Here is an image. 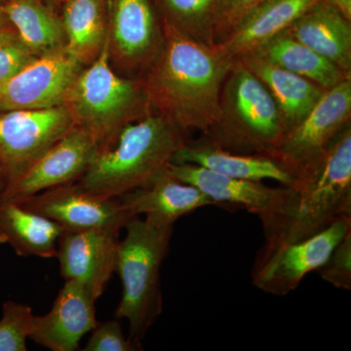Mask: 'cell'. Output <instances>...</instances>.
<instances>
[{
	"mask_svg": "<svg viewBox=\"0 0 351 351\" xmlns=\"http://www.w3.org/2000/svg\"><path fill=\"white\" fill-rule=\"evenodd\" d=\"M20 40L17 31L7 17L3 8H0V44Z\"/></svg>",
	"mask_w": 351,
	"mask_h": 351,
	"instance_id": "1f68e13d",
	"label": "cell"
},
{
	"mask_svg": "<svg viewBox=\"0 0 351 351\" xmlns=\"http://www.w3.org/2000/svg\"><path fill=\"white\" fill-rule=\"evenodd\" d=\"M9 0H0V8L1 7H3L4 5H6L7 3H8Z\"/></svg>",
	"mask_w": 351,
	"mask_h": 351,
	"instance_id": "e575fe53",
	"label": "cell"
},
{
	"mask_svg": "<svg viewBox=\"0 0 351 351\" xmlns=\"http://www.w3.org/2000/svg\"><path fill=\"white\" fill-rule=\"evenodd\" d=\"M17 31L21 43L34 56L66 47L61 13L44 0H9L2 7Z\"/></svg>",
	"mask_w": 351,
	"mask_h": 351,
	"instance_id": "cb8c5ba5",
	"label": "cell"
},
{
	"mask_svg": "<svg viewBox=\"0 0 351 351\" xmlns=\"http://www.w3.org/2000/svg\"><path fill=\"white\" fill-rule=\"evenodd\" d=\"M341 218H351V124L319 156L295 171L279 207L260 219L265 243L256 261Z\"/></svg>",
	"mask_w": 351,
	"mask_h": 351,
	"instance_id": "7a4b0ae2",
	"label": "cell"
},
{
	"mask_svg": "<svg viewBox=\"0 0 351 351\" xmlns=\"http://www.w3.org/2000/svg\"><path fill=\"white\" fill-rule=\"evenodd\" d=\"M44 1L49 4L53 8L56 9L57 11H61L62 6H63L64 2L68 1V0H44Z\"/></svg>",
	"mask_w": 351,
	"mask_h": 351,
	"instance_id": "836d02e7",
	"label": "cell"
},
{
	"mask_svg": "<svg viewBox=\"0 0 351 351\" xmlns=\"http://www.w3.org/2000/svg\"><path fill=\"white\" fill-rule=\"evenodd\" d=\"M38 58L20 40L0 44V85L8 82Z\"/></svg>",
	"mask_w": 351,
	"mask_h": 351,
	"instance_id": "4dcf8cb0",
	"label": "cell"
},
{
	"mask_svg": "<svg viewBox=\"0 0 351 351\" xmlns=\"http://www.w3.org/2000/svg\"><path fill=\"white\" fill-rule=\"evenodd\" d=\"M188 132L157 113L132 122L101 149L76 184L96 195L119 197L145 186L167 169L188 142Z\"/></svg>",
	"mask_w": 351,
	"mask_h": 351,
	"instance_id": "3957f363",
	"label": "cell"
},
{
	"mask_svg": "<svg viewBox=\"0 0 351 351\" xmlns=\"http://www.w3.org/2000/svg\"><path fill=\"white\" fill-rule=\"evenodd\" d=\"M318 0H265L215 49L230 61L251 54L282 34Z\"/></svg>",
	"mask_w": 351,
	"mask_h": 351,
	"instance_id": "d6986e66",
	"label": "cell"
},
{
	"mask_svg": "<svg viewBox=\"0 0 351 351\" xmlns=\"http://www.w3.org/2000/svg\"><path fill=\"white\" fill-rule=\"evenodd\" d=\"M251 54H257L270 63L316 83L325 90L331 89L351 78V73H346L285 32L274 36Z\"/></svg>",
	"mask_w": 351,
	"mask_h": 351,
	"instance_id": "d4e9b609",
	"label": "cell"
},
{
	"mask_svg": "<svg viewBox=\"0 0 351 351\" xmlns=\"http://www.w3.org/2000/svg\"><path fill=\"white\" fill-rule=\"evenodd\" d=\"M172 163L193 164L237 179L257 182L272 180L282 186H290L295 180V175L274 157L226 151L205 137L189 140L176 152Z\"/></svg>",
	"mask_w": 351,
	"mask_h": 351,
	"instance_id": "ac0fdd59",
	"label": "cell"
},
{
	"mask_svg": "<svg viewBox=\"0 0 351 351\" xmlns=\"http://www.w3.org/2000/svg\"><path fill=\"white\" fill-rule=\"evenodd\" d=\"M265 0H219L215 18V44L228 38L237 27Z\"/></svg>",
	"mask_w": 351,
	"mask_h": 351,
	"instance_id": "f1b7e54d",
	"label": "cell"
},
{
	"mask_svg": "<svg viewBox=\"0 0 351 351\" xmlns=\"http://www.w3.org/2000/svg\"><path fill=\"white\" fill-rule=\"evenodd\" d=\"M326 1L336 7L348 20H351V0H326Z\"/></svg>",
	"mask_w": 351,
	"mask_h": 351,
	"instance_id": "d6a6232c",
	"label": "cell"
},
{
	"mask_svg": "<svg viewBox=\"0 0 351 351\" xmlns=\"http://www.w3.org/2000/svg\"><path fill=\"white\" fill-rule=\"evenodd\" d=\"M167 170L179 181L199 189L218 207L240 208L260 219L274 213L285 195V186L272 188L262 182L228 177L193 164L171 162Z\"/></svg>",
	"mask_w": 351,
	"mask_h": 351,
	"instance_id": "2e32d148",
	"label": "cell"
},
{
	"mask_svg": "<svg viewBox=\"0 0 351 351\" xmlns=\"http://www.w3.org/2000/svg\"><path fill=\"white\" fill-rule=\"evenodd\" d=\"M73 127L64 106L0 110V191L24 174Z\"/></svg>",
	"mask_w": 351,
	"mask_h": 351,
	"instance_id": "52a82bcc",
	"label": "cell"
},
{
	"mask_svg": "<svg viewBox=\"0 0 351 351\" xmlns=\"http://www.w3.org/2000/svg\"><path fill=\"white\" fill-rule=\"evenodd\" d=\"M219 119L203 137L226 151L276 158L285 122L269 90L239 61L226 75Z\"/></svg>",
	"mask_w": 351,
	"mask_h": 351,
	"instance_id": "8992f818",
	"label": "cell"
},
{
	"mask_svg": "<svg viewBox=\"0 0 351 351\" xmlns=\"http://www.w3.org/2000/svg\"><path fill=\"white\" fill-rule=\"evenodd\" d=\"M161 22L208 46L215 45L219 0H151Z\"/></svg>",
	"mask_w": 351,
	"mask_h": 351,
	"instance_id": "484cf974",
	"label": "cell"
},
{
	"mask_svg": "<svg viewBox=\"0 0 351 351\" xmlns=\"http://www.w3.org/2000/svg\"><path fill=\"white\" fill-rule=\"evenodd\" d=\"M163 44L143 75L152 112L182 130L206 134L219 119L221 88L233 63L162 22Z\"/></svg>",
	"mask_w": 351,
	"mask_h": 351,
	"instance_id": "6da1fadb",
	"label": "cell"
},
{
	"mask_svg": "<svg viewBox=\"0 0 351 351\" xmlns=\"http://www.w3.org/2000/svg\"><path fill=\"white\" fill-rule=\"evenodd\" d=\"M64 106L75 126L96 141L99 152L112 145L128 124L152 113L142 78L125 77L113 69L108 41L98 59L75 78Z\"/></svg>",
	"mask_w": 351,
	"mask_h": 351,
	"instance_id": "5b68a950",
	"label": "cell"
},
{
	"mask_svg": "<svg viewBox=\"0 0 351 351\" xmlns=\"http://www.w3.org/2000/svg\"><path fill=\"white\" fill-rule=\"evenodd\" d=\"M18 204L56 221L64 230H121L133 218L119 197L94 195L76 182L46 189Z\"/></svg>",
	"mask_w": 351,
	"mask_h": 351,
	"instance_id": "4fadbf2b",
	"label": "cell"
},
{
	"mask_svg": "<svg viewBox=\"0 0 351 351\" xmlns=\"http://www.w3.org/2000/svg\"><path fill=\"white\" fill-rule=\"evenodd\" d=\"M318 271L321 278L334 287L351 290V230L337 244Z\"/></svg>",
	"mask_w": 351,
	"mask_h": 351,
	"instance_id": "83f0119b",
	"label": "cell"
},
{
	"mask_svg": "<svg viewBox=\"0 0 351 351\" xmlns=\"http://www.w3.org/2000/svg\"><path fill=\"white\" fill-rule=\"evenodd\" d=\"M351 124V78L324 93L299 124L284 134L276 159L295 171L319 156Z\"/></svg>",
	"mask_w": 351,
	"mask_h": 351,
	"instance_id": "30bf717a",
	"label": "cell"
},
{
	"mask_svg": "<svg viewBox=\"0 0 351 351\" xmlns=\"http://www.w3.org/2000/svg\"><path fill=\"white\" fill-rule=\"evenodd\" d=\"M285 32L351 73V20L326 0L309 7Z\"/></svg>",
	"mask_w": 351,
	"mask_h": 351,
	"instance_id": "ffe728a7",
	"label": "cell"
},
{
	"mask_svg": "<svg viewBox=\"0 0 351 351\" xmlns=\"http://www.w3.org/2000/svg\"><path fill=\"white\" fill-rule=\"evenodd\" d=\"M96 301L76 280H64L49 313L34 315L29 339L52 351H75L98 324Z\"/></svg>",
	"mask_w": 351,
	"mask_h": 351,
	"instance_id": "9a60e30c",
	"label": "cell"
},
{
	"mask_svg": "<svg viewBox=\"0 0 351 351\" xmlns=\"http://www.w3.org/2000/svg\"><path fill=\"white\" fill-rule=\"evenodd\" d=\"M98 152L99 145L92 136L75 126L24 174L2 189L0 199L20 203L46 189L76 182Z\"/></svg>",
	"mask_w": 351,
	"mask_h": 351,
	"instance_id": "8fae6325",
	"label": "cell"
},
{
	"mask_svg": "<svg viewBox=\"0 0 351 351\" xmlns=\"http://www.w3.org/2000/svg\"><path fill=\"white\" fill-rule=\"evenodd\" d=\"M120 230H64L56 258L64 280L82 283L95 301L104 294L117 267Z\"/></svg>",
	"mask_w": 351,
	"mask_h": 351,
	"instance_id": "5bb4252c",
	"label": "cell"
},
{
	"mask_svg": "<svg viewBox=\"0 0 351 351\" xmlns=\"http://www.w3.org/2000/svg\"><path fill=\"white\" fill-rule=\"evenodd\" d=\"M66 49L83 66L98 59L108 41L106 0H68L61 8Z\"/></svg>",
	"mask_w": 351,
	"mask_h": 351,
	"instance_id": "603a6c76",
	"label": "cell"
},
{
	"mask_svg": "<svg viewBox=\"0 0 351 351\" xmlns=\"http://www.w3.org/2000/svg\"><path fill=\"white\" fill-rule=\"evenodd\" d=\"M119 199L133 217L145 215V218L173 226L200 208L218 207L199 189L176 179L167 169L145 186L119 196Z\"/></svg>",
	"mask_w": 351,
	"mask_h": 351,
	"instance_id": "e0dca14e",
	"label": "cell"
},
{
	"mask_svg": "<svg viewBox=\"0 0 351 351\" xmlns=\"http://www.w3.org/2000/svg\"><path fill=\"white\" fill-rule=\"evenodd\" d=\"M237 61L257 76L269 90L282 114L287 131L308 114L325 92L316 83L270 63L257 54L246 55Z\"/></svg>",
	"mask_w": 351,
	"mask_h": 351,
	"instance_id": "44dd1931",
	"label": "cell"
},
{
	"mask_svg": "<svg viewBox=\"0 0 351 351\" xmlns=\"http://www.w3.org/2000/svg\"><path fill=\"white\" fill-rule=\"evenodd\" d=\"M31 306L14 301L2 306L0 319V351H25L34 327Z\"/></svg>",
	"mask_w": 351,
	"mask_h": 351,
	"instance_id": "4316f807",
	"label": "cell"
},
{
	"mask_svg": "<svg viewBox=\"0 0 351 351\" xmlns=\"http://www.w3.org/2000/svg\"><path fill=\"white\" fill-rule=\"evenodd\" d=\"M173 225L156 219L133 217L119 240L117 267L122 297L115 311L117 319H126L129 338L141 343L162 313L161 267L169 251Z\"/></svg>",
	"mask_w": 351,
	"mask_h": 351,
	"instance_id": "277c9868",
	"label": "cell"
},
{
	"mask_svg": "<svg viewBox=\"0 0 351 351\" xmlns=\"http://www.w3.org/2000/svg\"><path fill=\"white\" fill-rule=\"evenodd\" d=\"M83 68L66 47L38 57L0 85V110L64 106L69 88Z\"/></svg>",
	"mask_w": 351,
	"mask_h": 351,
	"instance_id": "7c38bea8",
	"label": "cell"
},
{
	"mask_svg": "<svg viewBox=\"0 0 351 351\" xmlns=\"http://www.w3.org/2000/svg\"><path fill=\"white\" fill-rule=\"evenodd\" d=\"M351 230V218H341L322 232L281 247L256 261L253 285L267 294L286 295L299 287L309 272L326 263L337 244Z\"/></svg>",
	"mask_w": 351,
	"mask_h": 351,
	"instance_id": "9c48e42d",
	"label": "cell"
},
{
	"mask_svg": "<svg viewBox=\"0 0 351 351\" xmlns=\"http://www.w3.org/2000/svg\"><path fill=\"white\" fill-rule=\"evenodd\" d=\"M84 351H136L142 350V345L126 338L117 320L98 323L91 331Z\"/></svg>",
	"mask_w": 351,
	"mask_h": 351,
	"instance_id": "f546056e",
	"label": "cell"
},
{
	"mask_svg": "<svg viewBox=\"0 0 351 351\" xmlns=\"http://www.w3.org/2000/svg\"><path fill=\"white\" fill-rule=\"evenodd\" d=\"M64 228L18 203L0 199V243L22 257L56 258Z\"/></svg>",
	"mask_w": 351,
	"mask_h": 351,
	"instance_id": "7402d4cb",
	"label": "cell"
},
{
	"mask_svg": "<svg viewBox=\"0 0 351 351\" xmlns=\"http://www.w3.org/2000/svg\"><path fill=\"white\" fill-rule=\"evenodd\" d=\"M108 48L113 69L138 78L149 68L163 44V25L151 0H106Z\"/></svg>",
	"mask_w": 351,
	"mask_h": 351,
	"instance_id": "ba28073f",
	"label": "cell"
}]
</instances>
